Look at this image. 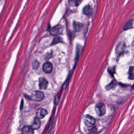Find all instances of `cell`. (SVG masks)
Wrapping results in <instances>:
<instances>
[{
  "instance_id": "3",
  "label": "cell",
  "mask_w": 134,
  "mask_h": 134,
  "mask_svg": "<svg viewBox=\"0 0 134 134\" xmlns=\"http://www.w3.org/2000/svg\"><path fill=\"white\" fill-rule=\"evenodd\" d=\"M44 95L43 92L39 91H35L33 92L31 94V98L35 102H40L43 100Z\"/></svg>"
},
{
  "instance_id": "5",
  "label": "cell",
  "mask_w": 134,
  "mask_h": 134,
  "mask_svg": "<svg viewBox=\"0 0 134 134\" xmlns=\"http://www.w3.org/2000/svg\"><path fill=\"white\" fill-rule=\"evenodd\" d=\"M48 112L46 110L42 108H38L36 111V116L40 119H42L46 115H48Z\"/></svg>"
},
{
  "instance_id": "13",
  "label": "cell",
  "mask_w": 134,
  "mask_h": 134,
  "mask_svg": "<svg viewBox=\"0 0 134 134\" xmlns=\"http://www.w3.org/2000/svg\"><path fill=\"white\" fill-rule=\"evenodd\" d=\"M82 0H68L69 4L71 7L78 6L80 4Z\"/></svg>"
},
{
  "instance_id": "14",
  "label": "cell",
  "mask_w": 134,
  "mask_h": 134,
  "mask_svg": "<svg viewBox=\"0 0 134 134\" xmlns=\"http://www.w3.org/2000/svg\"><path fill=\"white\" fill-rule=\"evenodd\" d=\"M117 85V83L115 80H113L108 85H107L105 87V89L107 90H110L111 89L115 88L116 86Z\"/></svg>"
},
{
  "instance_id": "21",
  "label": "cell",
  "mask_w": 134,
  "mask_h": 134,
  "mask_svg": "<svg viewBox=\"0 0 134 134\" xmlns=\"http://www.w3.org/2000/svg\"><path fill=\"white\" fill-rule=\"evenodd\" d=\"M132 89L134 90V84L132 85Z\"/></svg>"
},
{
  "instance_id": "8",
  "label": "cell",
  "mask_w": 134,
  "mask_h": 134,
  "mask_svg": "<svg viewBox=\"0 0 134 134\" xmlns=\"http://www.w3.org/2000/svg\"><path fill=\"white\" fill-rule=\"evenodd\" d=\"M41 126V121L40 119L38 118L37 116L35 117L33 119V121L32 123L31 127L33 129H38Z\"/></svg>"
},
{
  "instance_id": "9",
  "label": "cell",
  "mask_w": 134,
  "mask_h": 134,
  "mask_svg": "<svg viewBox=\"0 0 134 134\" xmlns=\"http://www.w3.org/2000/svg\"><path fill=\"white\" fill-rule=\"evenodd\" d=\"M22 132L24 134H32L34 133V129L31 126H24L22 129Z\"/></svg>"
},
{
  "instance_id": "6",
  "label": "cell",
  "mask_w": 134,
  "mask_h": 134,
  "mask_svg": "<svg viewBox=\"0 0 134 134\" xmlns=\"http://www.w3.org/2000/svg\"><path fill=\"white\" fill-rule=\"evenodd\" d=\"M48 86V82L47 79L44 77L39 78V86L41 90L45 89Z\"/></svg>"
},
{
  "instance_id": "20",
  "label": "cell",
  "mask_w": 134,
  "mask_h": 134,
  "mask_svg": "<svg viewBox=\"0 0 134 134\" xmlns=\"http://www.w3.org/2000/svg\"><path fill=\"white\" fill-rule=\"evenodd\" d=\"M75 33L74 32H70V36H71V39H72V40L74 39V37H75Z\"/></svg>"
},
{
  "instance_id": "4",
  "label": "cell",
  "mask_w": 134,
  "mask_h": 134,
  "mask_svg": "<svg viewBox=\"0 0 134 134\" xmlns=\"http://www.w3.org/2000/svg\"><path fill=\"white\" fill-rule=\"evenodd\" d=\"M83 121L87 127H92L96 123V120L92 116L89 115H86L83 117Z\"/></svg>"
},
{
  "instance_id": "12",
  "label": "cell",
  "mask_w": 134,
  "mask_h": 134,
  "mask_svg": "<svg viewBox=\"0 0 134 134\" xmlns=\"http://www.w3.org/2000/svg\"><path fill=\"white\" fill-rule=\"evenodd\" d=\"M134 24V20H130L126 22L124 27V30H127L131 29L133 27V25Z\"/></svg>"
},
{
  "instance_id": "1",
  "label": "cell",
  "mask_w": 134,
  "mask_h": 134,
  "mask_svg": "<svg viewBox=\"0 0 134 134\" xmlns=\"http://www.w3.org/2000/svg\"><path fill=\"white\" fill-rule=\"evenodd\" d=\"M95 110L97 115L99 116H103L106 113V106L104 103H99L96 104Z\"/></svg>"
},
{
  "instance_id": "19",
  "label": "cell",
  "mask_w": 134,
  "mask_h": 134,
  "mask_svg": "<svg viewBox=\"0 0 134 134\" xmlns=\"http://www.w3.org/2000/svg\"><path fill=\"white\" fill-rule=\"evenodd\" d=\"M39 66V63L38 62H34L33 63V67L34 68H37Z\"/></svg>"
},
{
  "instance_id": "7",
  "label": "cell",
  "mask_w": 134,
  "mask_h": 134,
  "mask_svg": "<svg viewBox=\"0 0 134 134\" xmlns=\"http://www.w3.org/2000/svg\"><path fill=\"white\" fill-rule=\"evenodd\" d=\"M43 70L46 73H51L53 70L52 64L49 62L45 63L43 65Z\"/></svg>"
},
{
  "instance_id": "10",
  "label": "cell",
  "mask_w": 134,
  "mask_h": 134,
  "mask_svg": "<svg viewBox=\"0 0 134 134\" xmlns=\"http://www.w3.org/2000/svg\"><path fill=\"white\" fill-rule=\"evenodd\" d=\"M83 13L87 16H91L93 14V9L89 5L86 6L84 7L83 9Z\"/></svg>"
},
{
  "instance_id": "17",
  "label": "cell",
  "mask_w": 134,
  "mask_h": 134,
  "mask_svg": "<svg viewBox=\"0 0 134 134\" xmlns=\"http://www.w3.org/2000/svg\"><path fill=\"white\" fill-rule=\"evenodd\" d=\"M115 68L114 67L108 68V72L109 73L113 76L115 73Z\"/></svg>"
},
{
  "instance_id": "11",
  "label": "cell",
  "mask_w": 134,
  "mask_h": 134,
  "mask_svg": "<svg viewBox=\"0 0 134 134\" xmlns=\"http://www.w3.org/2000/svg\"><path fill=\"white\" fill-rule=\"evenodd\" d=\"M73 26L74 30L76 32H79L81 30L83 27V25L82 23L78 22L77 21L74 22Z\"/></svg>"
},
{
  "instance_id": "16",
  "label": "cell",
  "mask_w": 134,
  "mask_h": 134,
  "mask_svg": "<svg viewBox=\"0 0 134 134\" xmlns=\"http://www.w3.org/2000/svg\"><path fill=\"white\" fill-rule=\"evenodd\" d=\"M62 38L61 37L57 36V37H55L54 38V40H53L52 42V44H56L58 43L62 42Z\"/></svg>"
},
{
  "instance_id": "15",
  "label": "cell",
  "mask_w": 134,
  "mask_h": 134,
  "mask_svg": "<svg viewBox=\"0 0 134 134\" xmlns=\"http://www.w3.org/2000/svg\"><path fill=\"white\" fill-rule=\"evenodd\" d=\"M128 78L131 80H134V67H130L129 68Z\"/></svg>"
},
{
  "instance_id": "2",
  "label": "cell",
  "mask_w": 134,
  "mask_h": 134,
  "mask_svg": "<svg viewBox=\"0 0 134 134\" xmlns=\"http://www.w3.org/2000/svg\"><path fill=\"white\" fill-rule=\"evenodd\" d=\"M64 30V27L62 25H58L51 28L50 33L52 35H58L62 34Z\"/></svg>"
},
{
  "instance_id": "18",
  "label": "cell",
  "mask_w": 134,
  "mask_h": 134,
  "mask_svg": "<svg viewBox=\"0 0 134 134\" xmlns=\"http://www.w3.org/2000/svg\"><path fill=\"white\" fill-rule=\"evenodd\" d=\"M127 52H121L119 54L118 57H117V59H116L117 62H118V61H119V60H120V58H121V57L125 55V54H127Z\"/></svg>"
}]
</instances>
